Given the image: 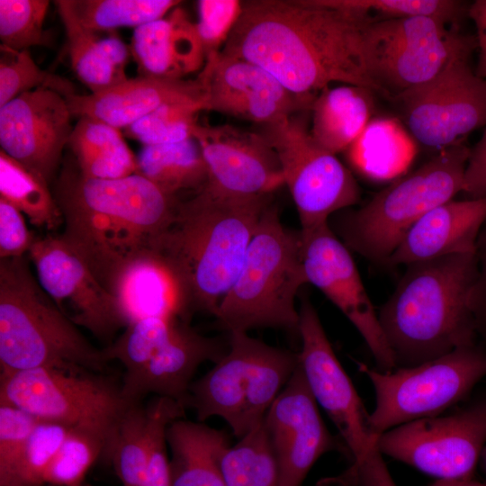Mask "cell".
I'll return each instance as SVG.
<instances>
[{
  "instance_id": "obj_6",
  "label": "cell",
  "mask_w": 486,
  "mask_h": 486,
  "mask_svg": "<svg viewBox=\"0 0 486 486\" xmlns=\"http://www.w3.org/2000/svg\"><path fill=\"white\" fill-rule=\"evenodd\" d=\"M308 284L300 232L285 228L276 206L265 209L250 241L241 270L221 300L215 317L231 332L258 328L298 333L295 301Z\"/></svg>"
},
{
  "instance_id": "obj_44",
  "label": "cell",
  "mask_w": 486,
  "mask_h": 486,
  "mask_svg": "<svg viewBox=\"0 0 486 486\" xmlns=\"http://www.w3.org/2000/svg\"><path fill=\"white\" fill-rule=\"evenodd\" d=\"M148 409L151 422L149 454L141 486H173L167 455L166 430L175 420L184 416L185 407L179 401L155 397Z\"/></svg>"
},
{
  "instance_id": "obj_11",
  "label": "cell",
  "mask_w": 486,
  "mask_h": 486,
  "mask_svg": "<svg viewBox=\"0 0 486 486\" xmlns=\"http://www.w3.org/2000/svg\"><path fill=\"white\" fill-rule=\"evenodd\" d=\"M0 403L18 407L40 420L89 430L105 442L128 404L122 384L91 372L49 367L0 374Z\"/></svg>"
},
{
  "instance_id": "obj_36",
  "label": "cell",
  "mask_w": 486,
  "mask_h": 486,
  "mask_svg": "<svg viewBox=\"0 0 486 486\" xmlns=\"http://www.w3.org/2000/svg\"><path fill=\"white\" fill-rule=\"evenodd\" d=\"M222 470L227 486H278L276 464L263 423L228 448Z\"/></svg>"
},
{
  "instance_id": "obj_22",
  "label": "cell",
  "mask_w": 486,
  "mask_h": 486,
  "mask_svg": "<svg viewBox=\"0 0 486 486\" xmlns=\"http://www.w3.org/2000/svg\"><path fill=\"white\" fill-rule=\"evenodd\" d=\"M228 346L218 338L206 337L180 320L167 342L133 378L122 382V394L128 403L142 402L149 394L181 402L184 406L193 377L204 362L217 363ZM185 407V406H184Z\"/></svg>"
},
{
  "instance_id": "obj_13",
  "label": "cell",
  "mask_w": 486,
  "mask_h": 486,
  "mask_svg": "<svg viewBox=\"0 0 486 486\" xmlns=\"http://www.w3.org/2000/svg\"><path fill=\"white\" fill-rule=\"evenodd\" d=\"M433 16L372 22L368 43L374 76L388 98L437 76L452 60L470 58L477 42Z\"/></svg>"
},
{
  "instance_id": "obj_27",
  "label": "cell",
  "mask_w": 486,
  "mask_h": 486,
  "mask_svg": "<svg viewBox=\"0 0 486 486\" xmlns=\"http://www.w3.org/2000/svg\"><path fill=\"white\" fill-rule=\"evenodd\" d=\"M166 441L173 486H227L222 459L230 444L224 432L179 418L168 426Z\"/></svg>"
},
{
  "instance_id": "obj_1",
  "label": "cell",
  "mask_w": 486,
  "mask_h": 486,
  "mask_svg": "<svg viewBox=\"0 0 486 486\" xmlns=\"http://www.w3.org/2000/svg\"><path fill=\"white\" fill-rule=\"evenodd\" d=\"M372 22L316 0H248L221 54L267 70L290 92L315 96L331 83L386 96L371 62Z\"/></svg>"
},
{
  "instance_id": "obj_54",
  "label": "cell",
  "mask_w": 486,
  "mask_h": 486,
  "mask_svg": "<svg viewBox=\"0 0 486 486\" xmlns=\"http://www.w3.org/2000/svg\"><path fill=\"white\" fill-rule=\"evenodd\" d=\"M43 486H53V485H50V484H45V485H43Z\"/></svg>"
},
{
  "instance_id": "obj_34",
  "label": "cell",
  "mask_w": 486,
  "mask_h": 486,
  "mask_svg": "<svg viewBox=\"0 0 486 486\" xmlns=\"http://www.w3.org/2000/svg\"><path fill=\"white\" fill-rule=\"evenodd\" d=\"M176 0H58L85 28L112 31L119 27H139L163 18L179 4Z\"/></svg>"
},
{
  "instance_id": "obj_28",
  "label": "cell",
  "mask_w": 486,
  "mask_h": 486,
  "mask_svg": "<svg viewBox=\"0 0 486 486\" xmlns=\"http://www.w3.org/2000/svg\"><path fill=\"white\" fill-rule=\"evenodd\" d=\"M373 94L371 89L352 85L322 90L310 107L313 140L335 155L346 150L372 119Z\"/></svg>"
},
{
  "instance_id": "obj_43",
  "label": "cell",
  "mask_w": 486,
  "mask_h": 486,
  "mask_svg": "<svg viewBox=\"0 0 486 486\" xmlns=\"http://www.w3.org/2000/svg\"><path fill=\"white\" fill-rule=\"evenodd\" d=\"M50 2L0 0L1 45L17 51L47 45L43 24Z\"/></svg>"
},
{
  "instance_id": "obj_10",
  "label": "cell",
  "mask_w": 486,
  "mask_h": 486,
  "mask_svg": "<svg viewBox=\"0 0 486 486\" xmlns=\"http://www.w3.org/2000/svg\"><path fill=\"white\" fill-rule=\"evenodd\" d=\"M359 370L374 390L376 403L370 424L380 436L400 425L438 416L465 399L486 377V348L475 343L386 373L362 364Z\"/></svg>"
},
{
  "instance_id": "obj_25",
  "label": "cell",
  "mask_w": 486,
  "mask_h": 486,
  "mask_svg": "<svg viewBox=\"0 0 486 486\" xmlns=\"http://www.w3.org/2000/svg\"><path fill=\"white\" fill-rule=\"evenodd\" d=\"M130 50L140 73L146 76L184 79L200 72L205 64L196 24L179 7L135 28Z\"/></svg>"
},
{
  "instance_id": "obj_12",
  "label": "cell",
  "mask_w": 486,
  "mask_h": 486,
  "mask_svg": "<svg viewBox=\"0 0 486 486\" xmlns=\"http://www.w3.org/2000/svg\"><path fill=\"white\" fill-rule=\"evenodd\" d=\"M310 121V110L302 111L260 130L279 158L302 230L328 222L360 198L350 171L311 137Z\"/></svg>"
},
{
  "instance_id": "obj_33",
  "label": "cell",
  "mask_w": 486,
  "mask_h": 486,
  "mask_svg": "<svg viewBox=\"0 0 486 486\" xmlns=\"http://www.w3.org/2000/svg\"><path fill=\"white\" fill-rule=\"evenodd\" d=\"M0 198L24 213L37 227L54 230L63 223L62 213L49 189V183L2 149Z\"/></svg>"
},
{
  "instance_id": "obj_24",
  "label": "cell",
  "mask_w": 486,
  "mask_h": 486,
  "mask_svg": "<svg viewBox=\"0 0 486 486\" xmlns=\"http://www.w3.org/2000/svg\"><path fill=\"white\" fill-rule=\"evenodd\" d=\"M486 221V198L448 201L422 216L405 234L388 266L410 265L444 256L476 253Z\"/></svg>"
},
{
  "instance_id": "obj_38",
  "label": "cell",
  "mask_w": 486,
  "mask_h": 486,
  "mask_svg": "<svg viewBox=\"0 0 486 486\" xmlns=\"http://www.w3.org/2000/svg\"><path fill=\"white\" fill-rule=\"evenodd\" d=\"M323 6L354 13L374 21L388 18L426 15L459 27L470 4L455 0H316Z\"/></svg>"
},
{
  "instance_id": "obj_30",
  "label": "cell",
  "mask_w": 486,
  "mask_h": 486,
  "mask_svg": "<svg viewBox=\"0 0 486 486\" xmlns=\"http://www.w3.org/2000/svg\"><path fill=\"white\" fill-rule=\"evenodd\" d=\"M68 147L76 158L77 170L86 178L113 180L136 173L137 158L120 129L100 120L80 117Z\"/></svg>"
},
{
  "instance_id": "obj_29",
  "label": "cell",
  "mask_w": 486,
  "mask_h": 486,
  "mask_svg": "<svg viewBox=\"0 0 486 486\" xmlns=\"http://www.w3.org/2000/svg\"><path fill=\"white\" fill-rule=\"evenodd\" d=\"M418 141L392 117H374L346 149L351 166L377 182L398 179L408 170L418 152Z\"/></svg>"
},
{
  "instance_id": "obj_14",
  "label": "cell",
  "mask_w": 486,
  "mask_h": 486,
  "mask_svg": "<svg viewBox=\"0 0 486 486\" xmlns=\"http://www.w3.org/2000/svg\"><path fill=\"white\" fill-rule=\"evenodd\" d=\"M486 446V396L446 416L416 419L383 432L377 446L437 480L472 478Z\"/></svg>"
},
{
  "instance_id": "obj_37",
  "label": "cell",
  "mask_w": 486,
  "mask_h": 486,
  "mask_svg": "<svg viewBox=\"0 0 486 486\" xmlns=\"http://www.w3.org/2000/svg\"><path fill=\"white\" fill-rule=\"evenodd\" d=\"M180 319L148 317L125 327L122 335L103 349L107 362L119 361L125 369L122 382L138 374L167 342Z\"/></svg>"
},
{
  "instance_id": "obj_20",
  "label": "cell",
  "mask_w": 486,
  "mask_h": 486,
  "mask_svg": "<svg viewBox=\"0 0 486 486\" xmlns=\"http://www.w3.org/2000/svg\"><path fill=\"white\" fill-rule=\"evenodd\" d=\"M204 85V111L267 125L310 110L315 96L290 92L278 79L250 61L220 54L197 76Z\"/></svg>"
},
{
  "instance_id": "obj_40",
  "label": "cell",
  "mask_w": 486,
  "mask_h": 486,
  "mask_svg": "<svg viewBox=\"0 0 486 486\" xmlns=\"http://www.w3.org/2000/svg\"><path fill=\"white\" fill-rule=\"evenodd\" d=\"M201 104H165L125 129L126 135L144 146L164 145L194 138Z\"/></svg>"
},
{
  "instance_id": "obj_41",
  "label": "cell",
  "mask_w": 486,
  "mask_h": 486,
  "mask_svg": "<svg viewBox=\"0 0 486 486\" xmlns=\"http://www.w3.org/2000/svg\"><path fill=\"white\" fill-rule=\"evenodd\" d=\"M105 438L86 429L72 428L45 474V484L83 486L97 458L104 454Z\"/></svg>"
},
{
  "instance_id": "obj_46",
  "label": "cell",
  "mask_w": 486,
  "mask_h": 486,
  "mask_svg": "<svg viewBox=\"0 0 486 486\" xmlns=\"http://www.w3.org/2000/svg\"><path fill=\"white\" fill-rule=\"evenodd\" d=\"M39 420L18 407L0 403V486L12 474Z\"/></svg>"
},
{
  "instance_id": "obj_53",
  "label": "cell",
  "mask_w": 486,
  "mask_h": 486,
  "mask_svg": "<svg viewBox=\"0 0 486 486\" xmlns=\"http://www.w3.org/2000/svg\"><path fill=\"white\" fill-rule=\"evenodd\" d=\"M83 486H91V485H89V484H86V483H84V485H83Z\"/></svg>"
},
{
  "instance_id": "obj_42",
  "label": "cell",
  "mask_w": 486,
  "mask_h": 486,
  "mask_svg": "<svg viewBox=\"0 0 486 486\" xmlns=\"http://www.w3.org/2000/svg\"><path fill=\"white\" fill-rule=\"evenodd\" d=\"M72 428L39 420L4 486H43L46 472Z\"/></svg>"
},
{
  "instance_id": "obj_18",
  "label": "cell",
  "mask_w": 486,
  "mask_h": 486,
  "mask_svg": "<svg viewBox=\"0 0 486 486\" xmlns=\"http://www.w3.org/2000/svg\"><path fill=\"white\" fill-rule=\"evenodd\" d=\"M264 427L275 461L278 486H302L317 460L345 451L327 428L299 367L268 410Z\"/></svg>"
},
{
  "instance_id": "obj_49",
  "label": "cell",
  "mask_w": 486,
  "mask_h": 486,
  "mask_svg": "<svg viewBox=\"0 0 486 486\" xmlns=\"http://www.w3.org/2000/svg\"><path fill=\"white\" fill-rule=\"evenodd\" d=\"M462 192L470 199L486 198V127L480 140L470 148Z\"/></svg>"
},
{
  "instance_id": "obj_31",
  "label": "cell",
  "mask_w": 486,
  "mask_h": 486,
  "mask_svg": "<svg viewBox=\"0 0 486 486\" xmlns=\"http://www.w3.org/2000/svg\"><path fill=\"white\" fill-rule=\"evenodd\" d=\"M137 158L139 174L166 194L176 196L183 190L202 189L208 168L194 138L184 141L144 146Z\"/></svg>"
},
{
  "instance_id": "obj_39",
  "label": "cell",
  "mask_w": 486,
  "mask_h": 486,
  "mask_svg": "<svg viewBox=\"0 0 486 486\" xmlns=\"http://www.w3.org/2000/svg\"><path fill=\"white\" fill-rule=\"evenodd\" d=\"M0 107L18 95L43 88L65 98L76 94L74 84L38 67L29 50H14L1 45Z\"/></svg>"
},
{
  "instance_id": "obj_35",
  "label": "cell",
  "mask_w": 486,
  "mask_h": 486,
  "mask_svg": "<svg viewBox=\"0 0 486 486\" xmlns=\"http://www.w3.org/2000/svg\"><path fill=\"white\" fill-rule=\"evenodd\" d=\"M56 5L66 30L72 69L91 94L126 81L127 76L118 72L108 60L97 32L85 28L68 10Z\"/></svg>"
},
{
  "instance_id": "obj_15",
  "label": "cell",
  "mask_w": 486,
  "mask_h": 486,
  "mask_svg": "<svg viewBox=\"0 0 486 486\" xmlns=\"http://www.w3.org/2000/svg\"><path fill=\"white\" fill-rule=\"evenodd\" d=\"M469 58L452 60L431 80L392 98L418 143L440 150L486 126V80L475 75Z\"/></svg>"
},
{
  "instance_id": "obj_50",
  "label": "cell",
  "mask_w": 486,
  "mask_h": 486,
  "mask_svg": "<svg viewBox=\"0 0 486 486\" xmlns=\"http://www.w3.org/2000/svg\"><path fill=\"white\" fill-rule=\"evenodd\" d=\"M468 16L476 27V42L479 50L475 75L486 80V0H477L469 6Z\"/></svg>"
},
{
  "instance_id": "obj_9",
  "label": "cell",
  "mask_w": 486,
  "mask_h": 486,
  "mask_svg": "<svg viewBox=\"0 0 486 486\" xmlns=\"http://www.w3.org/2000/svg\"><path fill=\"white\" fill-rule=\"evenodd\" d=\"M302 348L298 364L319 406L338 428L351 467L342 476L349 486H397L377 446L379 435L353 382L339 363L316 309L308 298L299 310Z\"/></svg>"
},
{
  "instance_id": "obj_26",
  "label": "cell",
  "mask_w": 486,
  "mask_h": 486,
  "mask_svg": "<svg viewBox=\"0 0 486 486\" xmlns=\"http://www.w3.org/2000/svg\"><path fill=\"white\" fill-rule=\"evenodd\" d=\"M126 326L148 317L188 320L181 290L172 273L155 252L128 266L111 289Z\"/></svg>"
},
{
  "instance_id": "obj_45",
  "label": "cell",
  "mask_w": 486,
  "mask_h": 486,
  "mask_svg": "<svg viewBox=\"0 0 486 486\" xmlns=\"http://www.w3.org/2000/svg\"><path fill=\"white\" fill-rule=\"evenodd\" d=\"M197 7L195 24L206 62L221 53L241 14L242 1L200 0Z\"/></svg>"
},
{
  "instance_id": "obj_2",
  "label": "cell",
  "mask_w": 486,
  "mask_h": 486,
  "mask_svg": "<svg viewBox=\"0 0 486 486\" xmlns=\"http://www.w3.org/2000/svg\"><path fill=\"white\" fill-rule=\"evenodd\" d=\"M54 197L65 226L60 237L110 292L128 266L155 252L180 202L136 173L100 180L68 166Z\"/></svg>"
},
{
  "instance_id": "obj_5",
  "label": "cell",
  "mask_w": 486,
  "mask_h": 486,
  "mask_svg": "<svg viewBox=\"0 0 486 486\" xmlns=\"http://www.w3.org/2000/svg\"><path fill=\"white\" fill-rule=\"evenodd\" d=\"M107 363L58 309L23 256L0 260V374L42 367L102 372Z\"/></svg>"
},
{
  "instance_id": "obj_47",
  "label": "cell",
  "mask_w": 486,
  "mask_h": 486,
  "mask_svg": "<svg viewBox=\"0 0 486 486\" xmlns=\"http://www.w3.org/2000/svg\"><path fill=\"white\" fill-rule=\"evenodd\" d=\"M34 238L22 213L0 198V259L23 256L31 249Z\"/></svg>"
},
{
  "instance_id": "obj_51",
  "label": "cell",
  "mask_w": 486,
  "mask_h": 486,
  "mask_svg": "<svg viewBox=\"0 0 486 486\" xmlns=\"http://www.w3.org/2000/svg\"><path fill=\"white\" fill-rule=\"evenodd\" d=\"M430 486H486V482H480L472 479L463 481L437 480Z\"/></svg>"
},
{
  "instance_id": "obj_21",
  "label": "cell",
  "mask_w": 486,
  "mask_h": 486,
  "mask_svg": "<svg viewBox=\"0 0 486 486\" xmlns=\"http://www.w3.org/2000/svg\"><path fill=\"white\" fill-rule=\"evenodd\" d=\"M67 99L49 89L23 93L0 107V145L43 177L55 176L73 128Z\"/></svg>"
},
{
  "instance_id": "obj_19",
  "label": "cell",
  "mask_w": 486,
  "mask_h": 486,
  "mask_svg": "<svg viewBox=\"0 0 486 486\" xmlns=\"http://www.w3.org/2000/svg\"><path fill=\"white\" fill-rule=\"evenodd\" d=\"M194 138L208 168L204 188L227 197L258 198L284 184L274 148L261 132L230 124L198 123Z\"/></svg>"
},
{
  "instance_id": "obj_32",
  "label": "cell",
  "mask_w": 486,
  "mask_h": 486,
  "mask_svg": "<svg viewBox=\"0 0 486 486\" xmlns=\"http://www.w3.org/2000/svg\"><path fill=\"white\" fill-rule=\"evenodd\" d=\"M150 434L148 406L142 402L127 404L111 429L104 450L123 486H141L148 460Z\"/></svg>"
},
{
  "instance_id": "obj_4",
  "label": "cell",
  "mask_w": 486,
  "mask_h": 486,
  "mask_svg": "<svg viewBox=\"0 0 486 486\" xmlns=\"http://www.w3.org/2000/svg\"><path fill=\"white\" fill-rule=\"evenodd\" d=\"M476 253L411 263L378 318L396 368L433 360L479 338L470 307Z\"/></svg>"
},
{
  "instance_id": "obj_17",
  "label": "cell",
  "mask_w": 486,
  "mask_h": 486,
  "mask_svg": "<svg viewBox=\"0 0 486 486\" xmlns=\"http://www.w3.org/2000/svg\"><path fill=\"white\" fill-rule=\"evenodd\" d=\"M28 254L40 284L76 326L104 341L126 327L115 296L60 236L36 237Z\"/></svg>"
},
{
  "instance_id": "obj_16",
  "label": "cell",
  "mask_w": 486,
  "mask_h": 486,
  "mask_svg": "<svg viewBox=\"0 0 486 486\" xmlns=\"http://www.w3.org/2000/svg\"><path fill=\"white\" fill-rule=\"evenodd\" d=\"M302 258L308 284L320 289L361 334L375 360L377 370L396 368L378 313L364 286L348 248L328 222L300 231Z\"/></svg>"
},
{
  "instance_id": "obj_52",
  "label": "cell",
  "mask_w": 486,
  "mask_h": 486,
  "mask_svg": "<svg viewBox=\"0 0 486 486\" xmlns=\"http://www.w3.org/2000/svg\"><path fill=\"white\" fill-rule=\"evenodd\" d=\"M482 461V464H483V469L486 472V446L482 451V457H481Z\"/></svg>"
},
{
  "instance_id": "obj_8",
  "label": "cell",
  "mask_w": 486,
  "mask_h": 486,
  "mask_svg": "<svg viewBox=\"0 0 486 486\" xmlns=\"http://www.w3.org/2000/svg\"><path fill=\"white\" fill-rule=\"evenodd\" d=\"M297 366L298 354L231 332L227 353L193 382L184 406L200 421L224 419L239 439L263 423Z\"/></svg>"
},
{
  "instance_id": "obj_7",
  "label": "cell",
  "mask_w": 486,
  "mask_h": 486,
  "mask_svg": "<svg viewBox=\"0 0 486 486\" xmlns=\"http://www.w3.org/2000/svg\"><path fill=\"white\" fill-rule=\"evenodd\" d=\"M469 154L470 148L463 141L444 148L363 207L339 216L335 228L344 244L374 263L388 265L405 234L422 216L463 191Z\"/></svg>"
},
{
  "instance_id": "obj_3",
  "label": "cell",
  "mask_w": 486,
  "mask_h": 486,
  "mask_svg": "<svg viewBox=\"0 0 486 486\" xmlns=\"http://www.w3.org/2000/svg\"><path fill=\"white\" fill-rule=\"evenodd\" d=\"M269 197H227L203 187L179 202L155 253L175 277L189 315H215L241 270Z\"/></svg>"
},
{
  "instance_id": "obj_23",
  "label": "cell",
  "mask_w": 486,
  "mask_h": 486,
  "mask_svg": "<svg viewBox=\"0 0 486 486\" xmlns=\"http://www.w3.org/2000/svg\"><path fill=\"white\" fill-rule=\"evenodd\" d=\"M72 117H92L126 129L158 108L172 103H196L205 109L202 80L140 76L105 91L66 98Z\"/></svg>"
},
{
  "instance_id": "obj_48",
  "label": "cell",
  "mask_w": 486,
  "mask_h": 486,
  "mask_svg": "<svg viewBox=\"0 0 486 486\" xmlns=\"http://www.w3.org/2000/svg\"><path fill=\"white\" fill-rule=\"evenodd\" d=\"M478 273L470 293V307L479 337L486 339V221L476 245Z\"/></svg>"
}]
</instances>
